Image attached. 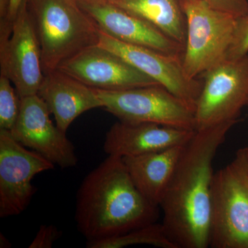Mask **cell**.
I'll return each mask as SVG.
<instances>
[{
  "label": "cell",
  "mask_w": 248,
  "mask_h": 248,
  "mask_svg": "<svg viewBox=\"0 0 248 248\" xmlns=\"http://www.w3.org/2000/svg\"><path fill=\"white\" fill-rule=\"evenodd\" d=\"M11 247V242L4 234H0V248H9Z\"/></svg>",
  "instance_id": "25"
},
{
  "label": "cell",
  "mask_w": 248,
  "mask_h": 248,
  "mask_svg": "<svg viewBox=\"0 0 248 248\" xmlns=\"http://www.w3.org/2000/svg\"><path fill=\"white\" fill-rule=\"evenodd\" d=\"M95 91L103 103L102 108L120 122H149L196 130L193 109L160 85Z\"/></svg>",
  "instance_id": "7"
},
{
  "label": "cell",
  "mask_w": 248,
  "mask_h": 248,
  "mask_svg": "<svg viewBox=\"0 0 248 248\" xmlns=\"http://www.w3.org/2000/svg\"><path fill=\"white\" fill-rule=\"evenodd\" d=\"M50 114L38 94L23 97L19 115L11 133L23 146L37 152L55 166L62 169L75 167L78 162L76 148L66 133L52 122Z\"/></svg>",
  "instance_id": "11"
},
{
  "label": "cell",
  "mask_w": 248,
  "mask_h": 248,
  "mask_svg": "<svg viewBox=\"0 0 248 248\" xmlns=\"http://www.w3.org/2000/svg\"><path fill=\"white\" fill-rule=\"evenodd\" d=\"M181 3L187 29L183 66L189 78L199 79L226 59L236 17L203 0H181Z\"/></svg>",
  "instance_id": "5"
},
{
  "label": "cell",
  "mask_w": 248,
  "mask_h": 248,
  "mask_svg": "<svg viewBox=\"0 0 248 248\" xmlns=\"http://www.w3.org/2000/svg\"><path fill=\"white\" fill-rule=\"evenodd\" d=\"M209 247L248 248V146L214 174Z\"/></svg>",
  "instance_id": "4"
},
{
  "label": "cell",
  "mask_w": 248,
  "mask_h": 248,
  "mask_svg": "<svg viewBox=\"0 0 248 248\" xmlns=\"http://www.w3.org/2000/svg\"><path fill=\"white\" fill-rule=\"evenodd\" d=\"M203 85L196 102V130L227 122H240L248 106V55L224 59L201 76Z\"/></svg>",
  "instance_id": "6"
},
{
  "label": "cell",
  "mask_w": 248,
  "mask_h": 248,
  "mask_svg": "<svg viewBox=\"0 0 248 248\" xmlns=\"http://www.w3.org/2000/svg\"><path fill=\"white\" fill-rule=\"evenodd\" d=\"M239 122L195 130L182 153L161 202V223L177 248L209 247L213 161Z\"/></svg>",
  "instance_id": "1"
},
{
  "label": "cell",
  "mask_w": 248,
  "mask_h": 248,
  "mask_svg": "<svg viewBox=\"0 0 248 248\" xmlns=\"http://www.w3.org/2000/svg\"><path fill=\"white\" fill-rule=\"evenodd\" d=\"M130 14L135 15L185 47L186 19L181 0H113Z\"/></svg>",
  "instance_id": "17"
},
{
  "label": "cell",
  "mask_w": 248,
  "mask_h": 248,
  "mask_svg": "<svg viewBox=\"0 0 248 248\" xmlns=\"http://www.w3.org/2000/svg\"><path fill=\"white\" fill-rule=\"evenodd\" d=\"M78 2L101 31L116 40L147 47L171 56L184 57V46L149 22L109 0H78Z\"/></svg>",
  "instance_id": "13"
},
{
  "label": "cell",
  "mask_w": 248,
  "mask_h": 248,
  "mask_svg": "<svg viewBox=\"0 0 248 248\" xmlns=\"http://www.w3.org/2000/svg\"><path fill=\"white\" fill-rule=\"evenodd\" d=\"M195 130L149 123H127L119 121L106 135V154L119 157L141 156L182 146L192 138Z\"/></svg>",
  "instance_id": "14"
},
{
  "label": "cell",
  "mask_w": 248,
  "mask_h": 248,
  "mask_svg": "<svg viewBox=\"0 0 248 248\" xmlns=\"http://www.w3.org/2000/svg\"><path fill=\"white\" fill-rule=\"evenodd\" d=\"M27 7L40 44L44 74L97 45L99 28L78 0H29Z\"/></svg>",
  "instance_id": "3"
},
{
  "label": "cell",
  "mask_w": 248,
  "mask_h": 248,
  "mask_svg": "<svg viewBox=\"0 0 248 248\" xmlns=\"http://www.w3.org/2000/svg\"><path fill=\"white\" fill-rule=\"evenodd\" d=\"M136 245L177 248L168 237L162 224L157 222L113 237L86 241V247L89 248H122Z\"/></svg>",
  "instance_id": "18"
},
{
  "label": "cell",
  "mask_w": 248,
  "mask_h": 248,
  "mask_svg": "<svg viewBox=\"0 0 248 248\" xmlns=\"http://www.w3.org/2000/svg\"><path fill=\"white\" fill-rule=\"evenodd\" d=\"M29 0H9V11H8L6 22H12L16 17L22 5L26 4ZM1 21V22H4Z\"/></svg>",
  "instance_id": "23"
},
{
  "label": "cell",
  "mask_w": 248,
  "mask_h": 248,
  "mask_svg": "<svg viewBox=\"0 0 248 248\" xmlns=\"http://www.w3.org/2000/svg\"><path fill=\"white\" fill-rule=\"evenodd\" d=\"M98 36V46L117 54L182 99L195 111L203 81L199 79H191L186 75L183 66V58L171 56L147 47L121 42L99 29Z\"/></svg>",
  "instance_id": "10"
},
{
  "label": "cell",
  "mask_w": 248,
  "mask_h": 248,
  "mask_svg": "<svg viewBox=\"0 0 248 248\" xmlns=\"http://www.w3.org/2000/svg\"><path fill=\"white\" fill-rule=\"evenodd\" d=\"M184 145L141 156L122 158L134 184L155 205L159 206Z\"/></svg>",
  "instance_id": "16"
},
{
  "label": "cell",
  "mask_w": 248,
  "mask_h": 248,
  "mask_svg": "<svg viewBox=\"0 0 248 248\" xmlns=\"http://www.w3.org/2000/svg\"><path fill=\"white\" fill-rule=\"evenodd\" d=\"M22 98L9 78L0 74V129L14 128L20 111Z\"/></svg>",
  "instance_id": "19"
},
{
  "label": "cell",
  "mask_w": 248,
  "mask_h": 248,
  "mask_svg": "<svg viewBox=\"0 0 248 248\" xmlns=\"http://www.w3.org/2000/svg\"><path fill=\"white\" fill-rule=\"evenodd\" d=\"M55 165L0 129V217L17 216L30 204L37 191L32 184L37 174Z\"/></svg>",
  "instance_id": "9"
},
{
  "label": "cell",
  "mask_w": 248,
  "mask_h": 248,
  "mask_svg": "<svg viewBox=\"0 0 248 248\" xmlns=\"http://www.w3.org/2000/svg\"><path fill=\"white\" fill-rule=\"evenodd\" d=\"M248 55V11L236 18L231 45L226 59L237 60Z\"/></svg>",
  "instance_id": "20"
},
{
  "label": "cell",
  "mask_w": 248,
  "mask_h": 248,
  "mask_svg": "<svg viewBox=\"0 0 248 248\" xmlns=\"http://www.w3.org/2000/svg\"><path fill=\"white\" fill-rule=\"evenodd\" d=\"M37 94L53 114L58 128L65 133L81 114L103 108L95 89L58 69L45 75Z\"/></svg>",
  "instance_id": "15"
},
{
  "label": "cell",
  "mask_w": 248,
  "mask_h": 248,
  "mask_svg": "<svg viewBox=\"0 0 248 248\" xmlns=\"http://www.w3.org/2000/svg\"><path fill=\"white\" fill-rule=\"evenodd\" d=\"M9 6V0H0V22L7 18Z\"/></svg>",
  "instance_id": "24"
},
{
  "label": "cell",
  "mask_w": 248,
  "mask_h": 248,
  "mask_svg": "<svg viewBox=\"0 0 248 248\" xmlns=\"http://www.w3.org/2000/svg\"><path fill=\"white\" fill-rule=\"evenodd\" d=\"M215 9L238 17L248 11V0H203Z\"/></svg>",
  "instance_id": "22"
},
{
  "label": "cell",
  "mask_w": 248,
  "mask_h": 248,
  "mask_svg": "<svg viewBox=\"0 0 248 248\" xmlns=\"http://www.w3.org/2000/svg\"><path fill=\"white\" fill-rule=\"evenodd\" d=\"M159 210L134 184L122 158L108 155L81 182L75 217L86 240L97 241L156 223Z\"/></svg>",
  "instance_id": "2"
},
{
  "label": "cell",
  "mask_w": 248,
  "mask_h": 248,
  "mask_svg": "<svg viewBox=\"0 0 248 248\" xmlns=\"http://www.w3.org/2000/svg\"><path fill=\"white\" fill-rule=\"evenodd\" d=\"M62 232L54 225H42L29 248H51Z\"/></svg>",
  "instance_id": "21"
},
{
  "label": "cell",
  "mask_w": 248,
  "mask_h": 248,
  "mask_svg": "<svg viewBox=\"0 0 248 248\" xmlns=\"http://www.w3.org/2000/svg\"><path fill=\"white\" fill-rule=\"evenodd\" d=\"M109 1H113V0H109Z\"/></svg>",
  "instance_id": "26"
},
{
  "label": "cell",
  "mask_w": 248,
  "mask_h": 248,
  "mask_svg": "<svg viewBox=\"0 0 248 248\" xmlns=\"http://www.w3.org/2000/svg\"><path fill=\"white\" fill-rule=\"evenodd\" d=\"M0 66L1 74L11 80L21 98L38 93L45 74L27 3L12 22H0Z\"/></svg>",
  "instance_id": "8"
},
{
  "label": "cell",
  "mask_w": 248,
  "mask_h": 248,
  "mask_svg": "<svg viewBox=\"0 0 248 248\" xmlns=\"http://www.w3.org/2000/svg\"><path fill=\"white\" fill-rule=\"evenodd\" d=\"M58 69L92 89L102 91L159 85L117 54L98 45L81 50L63 62Z\"/></svg>",
  "instance_id": "12"
}]
</instances>
